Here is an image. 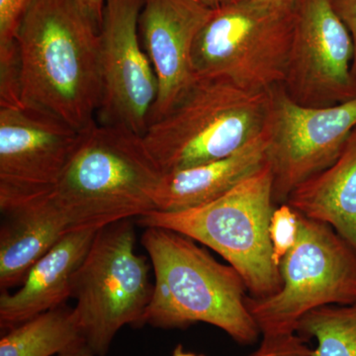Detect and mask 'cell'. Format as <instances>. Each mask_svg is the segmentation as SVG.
Instances as JSON below:
<instances>
[{"instance_id":"cell-13","label":"cell","mask_w":356,"mask_h":356,"mask_svg":"<svg viewBox=\"0 0 356 356\" xmlns=\"http://www.w3.org/2000/svg\"><path fill=\"white\" fill-rule=\"evenodd\" d=\"M213 10L202 0H144L140 38L159 81L149 125L172 108L193 81L192 47Z\"/></svg>"},{"instance_id":"cell-1","label":"cell","mask_w":356,"mask_h":356,"mask_svg":"<svg viewBox=\"0 0 356 356\" xmlns=\"http://www.w3.org/2000/svg\"><path fill=\"white\" fill-rule=\"evenodd\" d=\"M23 105L86 132L102 102L99 28L77 0H32L15 36Z\"/></svg>"},{"instance_id":"cell-11","label":"cell","mask_w":356,"mask_h":356,"mask_svg":"<svg viewBox=\"0 0 356 356\" xmlns=\"http://www.w3.org/2000/svg\"><path fill=\"white\" fill-rule=\"evenodd\" d=\"M83 132L48 112L0 108V209L2 214L46 197Z\"/></svg>"},{"instance_id":"cell-25","label":"cell","mask_w":356,"mask_h":356,"mask_svg":"<svg viewBox=\"0 0 356 356\" xmlns=\"http://www.w3.org/2000/svg\"><path fill=\"white\" fill-rule=\"evenodd\" d=\"M77 1L100 29L105 0H77Z\"/></svg>"},{"instance_id":"cell-14","label":"cell","mask_w":356,"mask_h":356,"mask_svg":"<svg viewBox=\"0 0 356 356\" xmlns=\"http://www.w3.org/2000/svg\"><path fill=\"white\" fill-rule=\"evenodd\" d=\"M98 229L67 234L34 266L17 292L2 291L0 327L9 331L30 318L65 305L72 297L74 276L81 266Z\"/></svg>"},{"instance_id":"cell-15","label":"cell","mask_w":356,"mask_h":356,"mask_svg":"<svg viewBox=\"0 0 356 356\" xmlns=\"http://www.w3.org/2000/svg\"><path fill=\"white\" fill-rule=\"evenodd\" d=\"M267 142L266 131L227 158L163 173L154 193L156 210L191 209L221 197L266 165Z\"/></svg>"},{"instance_id":"cell-16","label":"cell","mask_w":356,"mask_h":356,"mask_svg":"<svg viewBox=\"0 0 356 356\" xmlns=\"http://www.w3.org/2000/svg\"><path fill=\"white\" fill-rule=\"evenodd\" d=\"M0 229V288L22 285L33 266L70 233L69 225L46 198L6 213Z\"/></svg>"},{"instance_id":"cell-17","label":"cell","mask_w":356,"mask_h":356,"mask_svg":"<svg viewBox=\"0 0 356 356\" xmlns=\"http://www.w3.org/2000/svg\"><path fill=\"white\" fill-rule=\"evenodd\" d=\"M286 204L327 222L356 250V126L337 161L295 188Z\"/></svg>"},{"instance_id":"cell-19","label":"cell","mask_w":356,"mask_h":356,"mask_svg":"<svg viewBox=\"0 0 356 356\" xmlns=\"http://www.w3.org/2000/svg\"><path fill=\"white\" fill-rule=\"evenodd\" d=\"M296 334L317 341L311 356H356V302L309 312L299 321Z\"/></svg>"},{"instance_id":"cell-22","label":"cell","mask_w":356,"mask_h":356,"mask_svg":"<svg viewBox=\"0 0 356 356\" xmlns=\"http://www.w3.org/2000/svg\"><path fill=\"white\" fill-rule=\"evenodd\" d=\"M312 348L297 334L262 337L259 348L248 356H311Z\"/></svg>"},{"instance_id":"cell-9","label":"cell","mask_w":356,"mask_h":356,"mask_svg":"<svg viewBox=\"0 0 356 356\" xmlns=\"http://www.w3.org/2000/svg\"><path fill=\"white\" fill-rule=\"evenodd\" d=\"M356 126V98L324 107L292 102L282 86L271 89L266 124V159L273 172L276 206L295 188L337 161Z\"/></svg>"},{"instance_id":"cell-12","label":"cell","mask_w":356,"mask_h":356,"mask_svg":"<svg viewBox=\"0 0 356 356\" xmlns=\"http://www.w3.org/2000/svg\"><path fill=\"white\" fill-rule=\"evenodd\" d=\"M144 0H105L100 39L102 125L143 136L159 95V81L140 43L139 19Z\"/></svg>"},{"instance_id":"cell-6","label":"cell","mask_w":356,"mask_h":356,"mask_svg":"<svg viewBox=\"0 0 356 356\" xmlns=\"http://www.w3.org/2000/svg\"><path fill=\"white\" fill-rule=\"evenodd\" d=\"M294 30V6L233 0L213 10L191 51L196 76H224L250 91L281 86Z\"/></svg>"},{"instance_id":"cell-26","label":"cell","mask_w":356,"mask_h":356,"mask_svg":"<svg viewBox=\"0 0 356 356\" xmlns=\"http://www.w3.org/2000/svg\"><path fill=\"white\" fill-rule=\"evenodd\" d=\"M56 356H95V353L89 350L88 346H81V348H76L72 351H67V353H62Z\"/></svg>"},{"instance_id":"cell-4","label":"cell","mask_w":356,"mask_h":356,"mask_svg":"<svg viewBox=\"0 0 356 356\" xmlns=\"http://www.w3.org/2000/svg\"><path fill=\"white\" fill-rule=\"evenodd\" d=\"M270 100L271 90L195 76L172 108L149 124L143 140L163 173L227 158L264 135Z\"/></svg>"},{"instance_id":"cell-3","label":"cell","mask_w":356,"mask_h":356,"mask_svg":"<svg viewBox=\"0 0 356 356\" xmlns=\"http://www.w3.org/2000/svg\"><path fill=\"white\" fill-rule=\"evenodd\" d=\"M161 168L143 137L96 123L83 132L46 199L70 232L96 229L156 210Z\"/></svg>"},{"instance_id":"cell-27","label":"cell","mask_w":356,"mask_h":356,"mask_svg":"<svg viewBox=\"0 0 356 356\" xmlns=\"http://www.w3.org/2000/svg\"><path fill=\"white\" fill-rule=\"evenodd\" d=\"M252 1L264 2V3L282 7H293L296 0H252Z\"/></svg>"},{"instance_id":"cell-8","label":"cell","mask_w":356,"mask_h":356,"mask_svg":"<svg viewBox=\"0 0 356 356\" xmlns=\"http://www.w3.org/2000/svg\"><path fill=\"white\" fill-rule=\"evenodd\" d=\"M131 219L112 222L96 233L72 283L74 311L95 355L105 356L127 325L137 327L153 295L146 257L135 252Z\"/></svg>"},{"instance_id":"cell-29","label":"cell","mask_w":356,"mask_h":356,"mask_svg":"<svg viewBox=\"0 0 356 356\" xmlns=\"http://www.w3.org/2000/svg\"><path fill=\"white\" fill-rule=\"evenodd\" d=\"M172 356H205L203 355H196V353H187V351H184V348H182L181 344H178L175 350H173Z\"/></svg>"},{"instance_id":"cell-24","label":"cell","mask_w":356,"mask_h":356,"mask_svg":"<svg viewBox=\"0 0 356 356\" xmlns=\"http://www.w3.org/2000/svg\"><path fill=\"white\" fill-rule=\"evenodd\" d=\"M337 15L348 28L353 43L351 74L356 83V0H330Z\"/></svg>"},{"instance_id":"cell-10","label":"cell","mask_w":356,"mask_h":356,"mask_svg":"<svg viewBox=\"0 0 356 356\" xmlns=\"http://www.w3.org/2000/svg\"><path fill=\"white\" fill-rule=\"evenodd\" d=\"M353 39L330 0H296L282 88L302 106L324 108L356 98Z\"/></svg>"},{"instance_id":"cell-18","label":"cell","mask_w":356,"mask_h":356,"mask_svg":"<svg viewBox=\"0 0 356 356\" xmlns=\"http://www.w3.org/2000/svg\"><path fill=\"white\" fill-rule=\"evenodd\" d=\"M84 346L74 309L63 305L6 332L0 356H56Z\"/></svg>"},{"instance_id":"cell-21","label":"cell","mask_w":356,"mask_h":356,"mask_svg":"<svg viewBox=\"0 0 356 356\" xmlns=\"http://www.w3.org/2000/svg\"><path fill=\"white\" fill-rule=\"evenodd\" d=\"M299 233L298 213L286 203L276 206L269 224V238L273 245V261L278 267L296 245Z\"/></svg>"},{"instance_id":"cell-20","label":"cell","mask_w":356,"mask_h":356,"mask_svg":"<svg viewBox=\"0 0 356 356\" xmlns=\"http://www.w3.org/2000/svg\"><path fill=\"white\" fill-rule=\"evenodd\" d=\"M22 67L17 41L0 44V108L22 107Z\"/></svg>"},{"instance_id":"cell-28","label":"cell","mask_w":356,"mask_h":356,"mask_svg":"<svg viewBox=\"0 0 356 356\" xmlns=\"http://www.w3.org/2000/svg\"><path fill=\"white\" fill-rule=\"evenodd\" d=\"M206 6H209L210 8L217 9L219 7L225 6V4H228L229 2L233 1V0H202Z\"/></svg>"},{"instance_id":"cell-23","label":"cell","mask_w":356,"mask_h":356,"mask_svg":"<svg viewBox=\"0 0 356 356\" xmlns=\"http://www.w3.org/2000/svg\"><path fill=\"white\" fill-rule=\"evenodd\" d=\"M32 0H0V44L15 40L18 25Z\"/></svg>"},{"instance_id":"cell-2","label":"cell","mask_w":356,"mask_h":356,"mask_svg":"<svg viewBox=\"0 0 356 356\" xmlns=\"http://www.w3.org/2000/svg\"><path fill=\"white\" fill-rule=\"evenodd\" d=\"M145 229L142 245L156 281L137 327L175 329L205 323L238 343H254L261 332L245 305L248 288L238 271L189 236L158 227Z\"/></svg>"},{"instance_id":"cell-5","label":"cell","mask_w":356,"mask_h":356,"mask_svg":"<svg viewBox=\"0 0 356 356\" xmlns=\"http://www.w3.org/2000/svg\"><path fill=\"white\" fill-rule=\"evenodd\" d=\"M275 208L267 163L212 202L175 212L152 211L138 218V224L172 229L212 248L242 275L250 296L266 298L282 287L269 238Z\"/></svg>"},{"instance_id":"cell-7","label":"cell","mask_w":356,"mask_h":356,"mask_svg":"<svg viewBox=\"0 0 356 356\" xmlns=\"http://www.w3.org/2000/svg\"><path fill=\"white\" fill-rule=\"evenodd\" d=\"M298 216V241L280 264V291L245 299L262 337L296 334L309 312L356 302L355 248L327 222Z\"/></svg>"}]
</instances>
